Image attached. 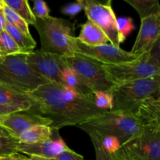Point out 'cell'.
Segmentation results:
<instances>
[{
  "mask_svg": "<svg viewBox=\"0 0 160 160\" xmlns=\"http://www.w3.org/2000/svg\"><path fill=\"white\" fill-rule=\"evenodd\" d=\"M28 95L34 102L31 109L51 120L49 127L56 131L83 124L107 112L96 107L94 96H83L58 83L45 84Z\"/></svg>",
  "mask_w": 160,
  "mask_h": 160,
  "instance_id": "6da1fadb",
  "label": "cell"
},
{
  "mask_svg": "<svg viewBox=\"0 0 160 160\" xmlns=\"http://www.w3.org/2000/svg\"><path fill=\"white\" fill-rule=\"evenodd\" d=\"M77 127L84 132H93L101 138H117L121 146L140 135L143 130L134 114L111 110Z\"/></svg>",
  "mask_w": 160,
  "mask_h": 160,
  "instance_id": "7a4b0ae2",
  "label": "cell"
},
{
  "mask_svg": "<svg viewBox=\"0 0 160 160\" xmlns=\"http://www.w3.org/2000/svg\"><path fill=\"white\" fill-rule=\"evenodd\" d=\"M28 53L5 56L0 63V84L20 93L29 94L49 83L27 62Z\"/></svg>",
  "mask_w": 160,
  "mask_h": 160,
  "instance_id": "3957f363",
  "label": "cell"
},
{
  "mask_svg": "<svg viewBox=\"0 0 160 160\" xmlns=\"http://www.w3.org/2000/svg\"><path fill=\"white\" fill-rule=\"evenodd\" d=\"M34 28L40 37L41 51L67 57L73 55L72 39L74 37V24L58 17L36 19Z\"/></svg>",
  "mask_w": 160,
  "mask_h": 160,
  "instance_id": "277c9868",
  "label": "cell"
},
{
  "mask_svg": "<svg viewBox=\"0 0 160 160\" xmlns=\"http://www.w3.org/2000/svg\"><path fill=\"white\" fill-rule=\"evenodd\" d=\"M109 92L113 98L111 111L134 114L143 100L159 97L160 75L115 85Z\"/></svg>",
  "mask_w": 160,
  "mask_h": 160,
  "instance_id": "5b68a950",
  "label": "cell"
},
{
  "mask_svg": "<svg viewBox=\"0 0 160 160\" xmlns=\"http://www.w3.org/2000/svg\"><path fill=\"white\" fill-rule=\"evenodd\" d=\"M102 67L108 80L114 85L160 75L159 54H153L152 50L135 60L116 65L102 64Z\"/></svg>",
  "mask_w": 160,
  "mask_h": 160,
  "instance_id": "8992f818",
  "label": "cell"
},
{
  "mask_svg": "<svg viewBox=\"0 0 160 160\" xmlns=\"http://www.w3.org/2000/svg\"><path fill=\"white\" fill-rule=\"evenodd\" d=\"M63 58L67 67L78 73L93 93L99 91L109 92L115 86L108 80L101 62L78 53Z\"/></svg>",
  "mask_w": 160,
  "mask_h": 160,
  "instance_id": "52a82bcc",
  "label": "cell"
},
{
  "mask_svg": "<svg viewBox=\"0 0 160 160\" xmlns=\"http://www.w3.org/2000/svg\"><path fill=\"white\" fill-rule=\"evenodd\" d=\"M88 20L102 30L109 39V44L120 47V37L117 30V17L110 0L100 2L95 0H79Z\"/></svg>",
  "mask_w": 160,
  "mask_h": 160,
  "instance_id": "ba28073f",
  "label": "cell"
},
{
  "mask_svg": "<svg viewBox=\"0 0 160 160\" xmlns=\"http://www.w3.org/2000/svg\"><path fill=\"white\" fill-rule=\"evenodd\" d=\"M72 48L74 53L83 55L93 59L102 64L116 65L135 60L140 56H137L131 52H127L120 47L113 46L111 44L89 46L80 42L77 37L72 39Z\"/></svg>",
  "mask_w": 160,
  "mask_h": 160,
  "instance_id": "9c48e42d",
  "label": "cell"
},
{
  "mask_svg": "<svg viewBox=\"0 0 160 160\" xmlns=\"http://www.w3.org/2000/svg\"><path fill=\"white\" fill-rule=\"evenodd\" d=\"M27 62L36 73L49 82L62 84L60 73L67 67L63 57L41 50L33 51L27 55Z\"/></svg>",
  "mask_w": 160,
  "mask_h": 160,
  "instance_id": "30bf717a",
  "label": "cell"
},
{
  "mask_svg": "<svg viewBox=\"0 0 160 160\" xmlns=\"http://www.w3.org/2000/svg\"><path fill=\"white\" fill-rule=\"evenodd\" d=\"M123 146L142 160H160V127H144L140 135Z\"/></svg>",
  "mask_w": 160,
  "mask_h": 160,
  "instance_id": "8fae6325",
  "label": "cell"
},
{
  "mask_svg": "<svg viewBox=\"0 0 160 160\" xmlns=\"http://www.w3.org/2000/svg\"><path fill=\"white\" fill-rule=\"evenodd\" d=\"M51 124V120L40 116L32 109L16 111L0 118V125L16 139L20 134L33 127L38 125L50 126Z\"/></svg>",
  "mask_w": 160,
  "mask_h": 160,
  "instance_id": "7c38bea8",
  "label": "cell"
},
{
  "mask_svg": "<svg viewBox=\"0 0 160 160\" xmlns=\"http://www.w3.org/2000/svg\"><path fill=\"white\" fill-rule=\"evenodd\" d=\"M160 12L141 20V27L131 52L142 56L149 52L159 42Z\"/></svg>",
  "mask_w": 160,
  "mask_h": 160,
  "instance_id": "4fadbf2b",
  "label": "cell"
},
{
  "mask_svg": "<svg viewBox=\"0 0 160 160\" xmlns=\"http://www.w3.org/2000/svg\"><path fill=\"white\" fill-rule=\"evenodd\" d=\"M70 149L61 137L57 138L48 139L44 142L37 143L28 144L19 142L17 144V152L23 153L30 156H40V157L56 159L60 153Z\"/></svg>",
  "mask_w": 160,
  "mask_h": 160,
  "instance_id": "5bb4252c",
  "label": "cell"
},
{
  "mask_svg": "<svg viewBox=\"0 0 160 160\" xmlns=\"http://www.w3.org/2000/svg\"><path fill=\"white\" fill-rule=\"evenodd\" d=\"M134 117L142 127H160V98L151 96L138 106Z\"/></svg>",
  "mask_w": 160,
  "mask_h": 160,
  "instance_id": "9a60e30c",
  "label": "cell"
},
{
  "mask_svg": "<svg viewBox=\"0 0 160 160\" xmlns=\"http://www.w3.org/2000/svg\"><path fill=\"white\" fill-rule=\"evenodd\" d=\"M0 105L28 110L34 107V102L28 94L20 93L0 84Z\"/></svg>",
  "mask_w": 160,
  "mask_h": 160,
  "instance_id": "2e32d148",
  "label": "cell"
},
{
  "mask_svg": "<svg viewBox=\"0 0 160 160\" xmlns=\"http://www.w3.org/2000/svg\"><path fill=\"white\" fill-rule=\"evenodd\" d=\"M77 38L89 46H98L109 43L107 36L102 30L90 20L82 25L81 33Z\"/></svg>",
  "mask_w": 160,
  "mask_h": 160,
  "instance_id": "e0dca14e",
  "label": "cell"
},
{
  "mask_svg": "<svg viewBox=\"0 0 160 160\" xmlns=\"http://www.w3.org/2000/svg\"><path fill=\"white\" fill-rule=\"evenodd\" d=\"M62 84L85 97H93L92 91L86 85L78 73L69 67H66L60 73Z\"/></svg>",
  "mask_w": 160,
  "mask_h": 160,
  "instance_id": "ac0fdd59",
  "label": "cell"
},
{
  "mask_svg": "<svg viewBox=\"0 0 160 160\" xmlns=\"http://www.w3.org/2000/svg\"><path fill=\"white\" fill-rule=\"evenodd\" d=\"M56 131V130L52 129L49 126L38 125L20 134L17 140L19 142L28 144L44 142L53 138Z\"/></svg>",
  "mask_w": 160,
  "mask_h": 160,
  "instance_id": "d6986e66",
  "label": "cell"
},
{
  "mask_svg": "<svg viewBox=\"0 0 160 160\" xmlns=\"http://www.w3.org/2000/svg\"><path fill=\"white\" fill-rule=\"evenodd\" d=\"M5 31L11 36L23 52H31L36 47V42L32 37L27 36L10 23H6Z\"/></svg>",
  "mask_w": 160,
  "mask_h": 160,
  "instance_id": "ffe728a7",
  "label": "cell"
},
{
  "mask_svg": "<svg viewBox=\"0 0 160 160\" xmlns=\"http://www.w3.org/2000/svg\"><path fill=\"white\" fill-rule=\"evenodd\" d=\"M3 3L20 16L28 25L35 24L36 18L27 0H2Z\"/></svg>",
  "mask_w": 160,
  "mask_h": 160,
  "instance_id": "44dd1931",
  "label": "cell"
},
{
  "mask_svg": "<svg viewBox=\"0 0 160 160\" xmlns=\"http://www.w3.org/2000/svg\"><path fill=\"white\" fill-rule=\"evenodd\" d=\"M138 12L141 20L160 12L158 0H125Z\"/></svg>",
  "mask_w": 160,
  "mask_h": 160,
  "instance_id": "7402d4cb",
  "label": "cell"
},
{
  "mask_svg": "<svg viewBox=\"0 0 160 160\" xmlns=\"http://www.w3.org/2000/svg\"><path fill=\"white\" fill-rule=\"evenodd\" d=\"M2 9L3 13H4L5 17H6V22L12 24L15 28H17L19 31H20L28 37H32L31 33H30L29 26L28 25V23L20 16L17 15L12 9H10L6 5H5L3 3L2 0Z\"/></svg>",
  "mask_w": 160,
  "mask_h": 160,
  "instance_id": "603a6c76",
  "label": "cell"
},
{
  "mask_svg": "<svg viewBox=\"0 0 160 160\" xmlns=\"http://www.w3.org/2000/svg\"><path fill=\"white\" fill-rule=\"evenodd\" d=\"M20 52H23L7 32L0 33V54L3 57Z\"/></svg>",
  "mask_w": 160,
  "mask_h": 160,
  "instance_id": "cb8c5ba5",
  "label": "cell"
},
{
  "mask_svg": "<svg viewBox=\"0 0 160 160\" xmlns=\"http://www.w3.org/2000/svg\"><path fill=\"white\" fill-rule=\"evenodd\" d=\"M94 102L98 109L103 110H112L113 104V98L110 92H95L93 93Z\"/></svg>",
  "mask_w": 160,
  "mask_h": 160,
  "instance_id": "d4e9b609",
  "label": "cell"
},
{
  "mask_svg": "<svg viewBox=\"0 0 160 160\" xmlns=\"http://www.w3.org/2000/svg\"><path fill=\"white\" fill-rule=\"evenodd\" d=\"M117 24L120 37V43H122L126 40L127 36L134 29V23L131 17H123L117 18Z\"/></svg>",
  "mask_w": 160,
  "mask_h": 160,
  "instance_id": "484cf974",
  "label": "cell"
},
{
  "mask_svg": "<svg viewBox=\"0 0 160 160\" xmlns=\"http://www.w3.org/2000/svg\"><path fill=\"white\" fill-rule=\"evenodd\" d=\"M18 140L12 137H0V157L17 153Z\"/></svg>",
  "mask_w": 160,
  "mask_h": 160,
  "instance_id": "4316f807",
  "label": "cell"
},
{
  "mask_svg": "<svg viewBox=\"0 0 160 160\" xmlns=\"http://www.w3.org/2000/svg\"><path fill=\"white\" fill-rule=\"evenodd\" d=\"M87 134L90 137L91 141H92L94 148H95L96 160H112L111 154L108 153L103 148L99 137L92 132H87Z\"/></svg>",
  "mask_w": 160,
  "mask_h": 160,
  "instance_id": "83f0119b",
  "label": "cell"
},
{
  "mask_svg": "<svg viewBox=\"0 0 160 160\" xmlns=\"http://www.w3.org/2000/svg\"><path fill=\"white\" fill-rule=\"evenodd\" d=\"M94 134H95V133H94ZM98 137H99V136H98ZM99 138L100 140H101V144L102 145L103 148H104L108 153H109V154L111 155L113 154L114 152H116L117 150H119L122 147L121 145H120V142H119L118 139L115 137L106 136V137L103 138L99 137Z\"/></svg>",
  "mask_w": 160,
  "mask_h": 160,
  "instance_id": "f1b7e54d",
  "label": "cell"
},
{
  "mask_svg": "<svg viewBox=\"0 0 160 160\" xmlns=\"http://www.w3.org/2000/svg\"><path fill=\"white\" fill-rule=\"evenodd\" d=\"M32 10L33 14L36 19H43L48 17L50 9L48 8L46 2L42 0H36L34 2V7Z\"/></svg>",
  "mask_w": 160,
  "mask_h": 160,
  "instance_id": "f546056e",
  "label": "cell"
},
{
  "mask_svg": "<svg viewBox=\"0 0 160 160\" xmlns=\"http://www.w3.org/2000/svg\"><path fill=\"white\" fill-rule=\"evenodd\" d=\"M112 160H142L127 147L122 146L116 152L111 155Z\"/></svg>",
  "mask_w": 160,
  "mask_h": 160,
  "instance_id": "4dcf8cb0",
  "label": "cell"
},
{
  "mask_svg": "<svg viewBox=\"0 0 160 160\" xmlns=\"http://www.w3.org/2000/svg\"><path fill=\"white\" fill-rule=\"evenodd\" d=\"M81 10H83L82 5L78 0L76 2L69 3V4L64 6L62 9V12L65 15L73 17V16L79 13Z\"/></svg>",
  "mask_w": 160,
  "mask_h": 160,
  "instance_id": "1f68e13d",
  "label": "cell"
},
{
  "mask_svg": "<svg viewBox=\"0 0 160 160\" xmlns=\"http://www.w3.org/2000/svg\"><path fill=\"white\" fill-rule=\"evenodd\" d=\"M56 160H85L81 155L75 152L73 150H66L56 158Z\"/></svg>",
  "mask_w": 160,
  "mask_h": 160,
  "instance_id": "d6a6232c",
  "label": "cell"
},
{
  "mask_svg": "<svg viewBox=\"0 0 160 160\" xmlns=\"http://www.w3.org/2000/svg\"><path fill=\"white\" fill-rule=\"evenodd\" d=\"M19 110H20V109H16V108L9 107V106L0 105V118L4 117V116L7 115V114L12 113V112H16V111H19Z\"/></svg>",
  "mask_w": 160,
  "mask_h": 160,
  "instance_id": "836d02e7",
  "label": "cell"
},
{
  "mask_svg": "<svg viewBox=\"0 0 160 160\" xmlns=\"http://www.w3.org/2000/svg\"><path fill=\"white\" fill-rule=\"evenodd\" d=\"M0 160H28V158L20 156L19 152H17L15 153V154L9 155V156H1Z\"/></svg>",
  "mask_w": 160,
  "mask_h": 160,
  "instance_id": "e575fe53",
  "label": "cell"
},
{
  "mask_svg": "<svg viewBox=\"0 0 160 160\" xmlns=\"http://www.w3.org/2000/svg\"><path fill=\"white\" fill-rule=\"evenodd\" d=\"M6 20L5 17L4 13H3L2 9H0V33L5 31V27L6 24Z\"/></svg>",
  "mask_w": 160,
  "mask_h": 160,
  "instance_id": "d590c367",
  "label": "cell"
},
{
  "mask_svg": "<svg viewBox=\"0 0 160 160\" xmlns=\"http://www.w3.org/2000/svg\"><path fill=\"white\" fill-rule=\"evenodd\" d=\"M0 137H12L9 131L0 125Z\"/></svg>",
  "mask_w": 160,
  "mask_h": 160,
  "instance_id": "8d00e7d4",
  "label": "cell"
},
{
  "mask_svg": "<svg viewBox=\"0 0 160 160\" xmlns=\"http://www.w3.org/2000/svg\"><path fill=\"white\" fill-rule=\"evenodd\" d=\"M28 160H56V159H50V158H45V157H40V156H31L28 158Z\"/></svg>",
  "mask_w": 160,
  "mask_h": 160,
  "instance_id": "74e56055",
  "label": "cell"
},
{
  "mask_svg": "<svg viewBox=\"0 0 160 160\" xmlns=\"http://www.w3.org/2000/svg\"><path fill=\"white\" fill-rule=\"evenodd\" d=\"M3 59H4V57H3V56H2L1 54H0V63H1V62H2V61H3Z\"/></svg>",
  "mask_w": 160,
  "mask_h": 160,
  "instance_id": "f35d334b",
  "label": "cell"
},
{
  "mask_svg": "<svg viewBox=\"0 0 160 160\" xmlns=\"http://www.w3.org/2000/svg\"><path fill=\"white\" fill-rule=\"evenodd\" d=\"M2 0H0V9H2Z\"/></svg>",
  "mask_w": 160,
  "mask_h": 160,
  "instance_id": "ab89813d",
  "label": "cell"
}]
</instances>
